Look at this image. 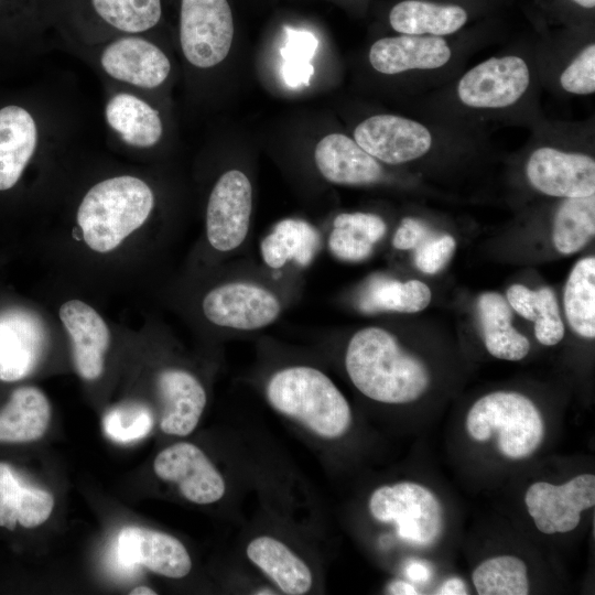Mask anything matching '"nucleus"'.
I'll return each instance as SVG.
<instances>
[{
    "instance_id": "obj_46",
    "label": "nucleus",
    "mask_w": 595,
    "mask_h": 595,
    "mask_svg": "<svg viewBox=\"0 0 595 595\" xmlns=\"http://www.w3.org/2000/svg\"><path fill=\"white\" fill-rule=\"evenodd\" d=\"M131 595H155L156 592L148 586H137L131 589Z\"/></svg>"
},
{
    "instance_id": "obj_19",
    "label": "nucleus",
    "mask_w": 595,
    "mask_h": 595,
    "mask_svg": "<svg viewBox=\"0 0 595 595\" xmlns=\"http://www.w3.org/2000/svg\"><path fill=\"white\" fill-rule=\"evenodd\" d=\"M47 346L39 315L22 307L0 311V380L14 382L30 376Z\"/></svg>"
},
{
    "instance_id": "obj_21",
    "label": "nucleus",
    "mask_w": 595,
    "mask_h": 595,
    "mask_svg": "<svg viewBox=\"0 0 595 595\" xmlns=\"http://www.w3.org/2000/svg\"><path fill=\"white\" fill-rule=\"evenodd\" d=\"M118 561L126 567L143 565L170 578H182L192 560L181 541L164 532L137 526L125 527L117 539Z\"/></svg>"
},
{
    "instance_id": "obj_13",
    "label": "nucleus",
    "mask_w": 595,
    "mask_h": 595,
    "mask_svg": "<svg viewBox=\"0 0 595 595\" xmlns=\"http://www.w3.org/2000/svg\"><path fill=\"white\" fill-rule=\"evenodd\" d=\"M102 84V120L110 142L137 155L155 149L164 138L165 125L152 94Z\"/></svg>"
},
{
    "instance_id": "obj_10",
    "label": "nucleus",
    "mask_w": 595,
    "mask_h": 595,
    "mask_svg": "<svg viewBox=\"0 0 595 595\" xmlns=\"http://www.w3.org/2000/svg\"><path fill=\"white\" fill-rule=\"evenodd\" d=\"M151 33L115 36L67 50L101 77L102 83L154 94L172 74V61Z\"/></svg>"
},
{
    "instance_id": "obj_36",
    "label": "nucleus",
    "mask_w": 595,
    "mask_h": 595,
    "mask_svg": "<svg viewBox=\"0 0 595 595\" xmlns=\"http://www.w3.org/2000/svg\"><path fill=\"white\" fill-rule=\"evenodd\" d=\"M36 489L26 484L10 464L0 462V527L15 529L33 504Z\"/></svg>"
},
{
    "instance_id": "obj_25",
    "label": "nucleus",
    "mask_w": 595,
    "mask_h": 595,
    "mask_svg": "<svg viewBox=\"0 0 595 595\" xmlns=\"http://www.w3.org/2000/svg\"><path fill=\"white\" fill-rule=\"evenodd\" d=\"M246 553L283 593L302 595L311 589L313 575L309 565L280 540L258 537L250 541Z\"/></svg>"
},
{
    "instance_id": "obj_41",
    "label": "nucleus",
    "mask_w": 595,
    "mask_h": 595,
    "mask_svg": "<svg viewBox=\"0 0 595 595\" xmlns=\"http://www.w3.org/2000/svg\"><path fill=\"white\" fill-rule=\"evenodd\" d=\"M431 234L432 230L422 219L404 217L394 232L392 245L399 250L415 249Z\"/></svg>"
},
{
    "instance_id": "obj_40",
    "label": "nucleus",
    "mask_w": 595,
    "mask_h": 595,
    "mask_svg": "<svg viewBox=\"0 0 595 595\" xmlns=\"http://www.w3.org/2000/svg\"><path fill=\"white\" fill-rule=\"evenodd\" d=\"M507 301L520 316L534 322L539 315L542 299L541 289L533 291L522 284H512L507 290Z\"/></svg>"
},
{
    "instance_id": "obj_18",
    "label": "nucleus",
    "mask_w": 595,
    "mask_h": 595,
    "mask_svg": "<svg viewBox=\"0 0 595 595\" xmlns=\"http://www.w3.org/2000/svg\"><path fill=\"white\" fill-rule=\"evenodd\" d=\"M153 469L163 480L175 483L191 502L208 505L223 498L226 484L210 459L196 445L175 443L155 457Z\"/></svg>"
},
{
    "instance_id": "obj_26",
    "label": "nucleus",
    "mask_w": 595,
    "mask_h": 595,
    "mask_svg": "<svg viewBox=\"0 0 595 595\" xmlns=\"http://www.w3.org/2000/svg\"><path fill=\"white\" fill-rule=\"evenodd\" d=\"M51 420V405L36 387L17 388L0 410V443H25L41 439Z\"/></svg>"
},
{
    "instance_id": "obj_5",
    "label": "nucleus",
    "mask_w": 595,
    "mask_h": 595,
    "mask_svg": "<svg viewBox=\"0 0 595 595\" xmlns=\"http://www.w3.org/2000/svg\"><path fill=\"white\" fill-rule=\"evenodd\" d=\"M493 40L468 31L452 36L396 34L376 40L368 62L380 75L408 78L416 97L455 78Z\"/></svg>"
},
{
    "instance_id": "obj_7",
    "label": "nucleus",
    "mask_w": 595,
    "mask_h": 595,
    "mask_svg": "<svg viewBox=\"0 0 595 595\" xmlns=\"http://www.w3.org/2000/svg\"><path fill=\"white\" fill-rule=\"evenodd\" d=\"M55 48L89 46L123 34L155 32L163 0H42Z\"/></svg>"
},
{
    "instance_id": "obj_16",
    "label": "nucleus",
    "mask_w": 595,
    "mask_h": 595,
    "mask_svg": "<svg viewBox=\"0 0 595 595\" xmlns=\"http://www.w3.org/2000/svg\"><path fill=\"white\" fill-rule=\"evenodd\" d=\"M282 304L278 295L255 282L231 281L209 290L202 312L212 324L237 331H257L274 323Z\"/></svg>"
},
{
    "instance_id": "obj_12",
    "label": "nucleus",
    "mask_w": 595,
    "mask_h": 595,
    "mask_svg": "<svg viewBox=\"0 0 595 595\" xmlns=\"http://www.w3.org/2000/svg\"><path fill=\"white\" fill-rule=\"evenodd\" d=\"M543 90L559 97L595 94V37L591 32L534 40Z\"/></svg>"
},
{
    "instance_id": "obj_4",
    "label": "nucleus",
    "mask_w": 595,
    "mask_h": 595,
    "mask_svg": "<svg viewBox=\"0 0 595 595\" xmlns=\"http://www.w3.org/2000/svg\"><path fill=\"white\" fill-rule=\"evenodd\" d=\"M156 194L139 172H108L79 194L74 219L86 248L98 255L119 249L151 218Z\"/></svg>"
},
{
    "instance_id": "obj_30",
    "label": "nucleus",
    "mask_w": 595,
    "mask_h": 595,
    "mask_svg": "<svg viewBox=\"0 0 595 595\" xmlns=\"http://www.w3.org/2000/svg\"><path fill=\"white\" fill-rule=\"evenodd\" d=\"M430 288L419 280L401 282L389 278L372 279L364 290L359 306L365 313L391 311L415 313L431 302Z\"/></svg>"
},
{
    "instance_id": "obj_17",
    "label": "nucleus",
    "mask_w": 595,
    "mask_h": 595,
    "mask_svg": "<svg viewBox=\"0 0 595 595\" xmlns=\"http://www.w3.org/2000/svg\"><path fill=\"white\" fill-rule=\"evenodd\" d=\"M252 213V186L239 170L223 173L207 199L205 232L209 246L219 252L237 249L247 238Z\"/></svg>"
},
{
    "instance_id": "obj_24",
    "label": "nucleus",
    "mask_w": 595,
    "mask_h": 595,
    "mask_svg": "<svg viewBox=\"0 0 595 595\" xmlns=\"http://www.w3.org/2000/svg\"><path fill=\"white\" fill-rule=\"evenodd\" d=\"M388 21L397 34L452 36L467 31L470 13L461 3L402 0L390 9Z\"/></svg>"
},
{
    "instance_id": "obj_32",
    "label": "nucleus",
    "mask_w": 595,
    "mask_h": 595,
    "mask_svg": "<svg viewBox=\"0 0 595 595\" xmlns=\"http://www.w3.org/2000/svg\"><path fill=\"white\" fill-rule=\"evenodd\" d=\"M595 234V194L562 198L555 209L552 239L556 250L571 255L581 250Z\"/></svg>"
},
{
    "instance_id": "obj_33",
    "label": "nucleus",
    "mask_w": 595,
    "mask_h": 595,
    "mask_svg": "<svg viewBox=\"0 0 595 595\" xmlns=\"http://www.w3.org/2000/svg\"><path fill=\"white\" fill-rule=\"evenodd\" d=\"M472 580L479 595H527V564L513 555H498L482 562Z\"/></svg>"
},
{
    "instance_id": "obj_27",
    "label": "nucleus",
    "mask_w": 595,
    "mask_h": 595,
    "mask_svg": "<svg viewBox=\"0 0 595 595\" xmlns=\"http://www.w3.org/2000/svg\"><path fill=\"white\" fill-rule=\"evenodd\" d=\"M477 314L485 346L496 358L517 361L530 350L528 338L512 325V312L506 298L485 292L477 300Z\"/></svg>"
},
{
    "instance_id": "obj_44",
    "label": "nucleus",
    "mask_w": 595,
    "mask_h": 595,
    "mask_svg": "<svg viewBox=\"0 0 595 595\" xmlns=\"http://www.w3.org/2000/svg\"><path fill=\"white\" fill-rule=\"evenodd\" d=\"M408 575L412 580L422 581L428 577L429 573L423 565L419 563H413L412 565L408 567Z\"/></svg>"
},
{
    "instance_id": "obj_20",
    "label": "nucleus",
    "mask_w": 595,
    "mask_h": 595,
    "mask_svg": "<svg viewBox=\"0 0 595 595\" xmlns=\"http://www.w3.org/2000/svg\"><path fill=\"white\" fill-rule=\"evenodd\" d=\"M58 317L69 337L77 374L86 381L98 379L111 340L107 322L94 306L79 299L62 303Z\"/></svg>"
},
{
    "instance_id": "obj_6",
    "label": "nucleus",
    "mask_w": 595,
    "mask_h": 595,
    "mask_svg": "<svg viewBox=\"0 0 595 595\" xmlns=\"http://www.w3.org/2000/svg\"><path fill=\"white\" fill-rule=\"evenodd\" d=\"M345 367L363 394L382 403L415 401L430 383L425 365L405 351L390 332L377 326L361 328L351 336Z\"/></svg>"
},
{
    "instance_id": "obj_43",
    "label": "nucleus",
    "mask_w": 595,
    "mask_h": 595,
    "mask_svg": "<svg viewBox=\"0 0 595 595\" xmlns=\"http://www.w3.org/2000/svg\"><path fill=\"white\" fill-rule=\"evenodd\" d=\"M389 593L397 595H415L418 594L415 587L404 581H394L389 585Z\"/></svg>"
},
{
    "instance_id": "obj_15",
    "label": "nucleus",
    "mask_w": 595,
    "mask_h": 595,
    "mask_svg": "<svg viewBox=\"0 0 595 595\" xmlns=\"http://www.w3.org/2000/svg\"><path fill=\"white\" fill-rule=\"evenodd\" d=\"M369 511L380 522H394L401 539L420 545L433 543L443 528L442 506L421 484L401 482L377 488Z\"/></svg>"
},
{
    "instance_id": "obj_11",
    "label": "nucleus",
    "mask_w": 595,
    "mask_h": 595,
    "mask_svg": "<svg viewBox=\"0 0 595 595\" xmlns=\"http://www.w3.org/2000/svg\"><path fill=\"white\" fill-rule=\"evenodd\" d=\"M466 430L477 442L498 433L499 452L520 459L538 450L544 437V423L536 404L513 391H496L478 399L466 416Z\"/></svg>"
},
{
    "instance_id": "obj_1",
    "label": "nucleus",
    "mask_w": 595,
    "mask_h": 595,
    "mask_svg": "<svg viewBox=\"0 0 595 595\" xmlns=\"http://www.w3.org/2000/svg\"><path fill=\"white\" fill-rule=\"evenodd\" d=\"M534 41H518L466 67L444 86L413 98L416 116L490 134L545 117Z\"/></svg>"
},
{
    "instance_id": "obj_3",
    "label": "nucleus",
    "mask_w": 595,
    "mask_h": 595,
    "mask_svg": "<svg viewBox=\"0 0 595 595\" xmlns=\"http://www.w3.org/2000/svg\"><path fill=\"white\" fill-rule=\"evenodd\" d=\"M522 150L527 184L553 198L595 194V120L567 121L542 118L529 128Z\"/></svg>"
},
{
    "instance_id": "obj_39",
    "label": "nucleus",
    "mask_w": 595,
    "mask_h": 595,
    "mask_svg": "<svg viewBox=\"0 0 595 595\" xmlns=\"http://www.w3.org/2000/svg\"><path fill=\"white\" fill-rule=\"evenodd\" d=\"M541 291L542 299L538 318L534 321V335L542 345L552 346L564 337V326L553 290L545 286Z\"/></svg>"
},
{
    "instance_id": "obj_31",
    "label": "nucleus",
    "mask_w": 595,
    "mask_h": 595,
    "mask_svg": "<svg viewBox=\"0 0 595 595\" xmlns=\"http://www.w3.org/2000/svg\"><path fill=\"white\" fill-rule=\"evenodd\" d=\"M564 310L571 328L582 337H595V258L573 267L564 290Z\"/></svg>"
},
{
    "instance_id": "obj_42",
    "label": "nucleus",
    "mask_w": 595,
    "mask_h": 595,
    "mask_svg": "<svg viewBox=\"0 0 595 595\" xmlns=\"http://www.w3.org/2000/svg\"><path fill=\"white\" fill-rule=\"evenodd\" d=\"M466 586L459 578H451L446 581L439 589L437 594H466Z\"/></svg>"
},
{
    "instance_id": "obj_35",
    "label": "nucleus",
    "mask_w": 595,
    "mask_h": 595,
    "mask_svg": "<svg viewBox=\"0 0 595 595\" xmlns=\"http://www.w3.org/2000/svg\"><path fill=\"white\" fill-rule=\"evenodd\" d=\"M285 34L286 41L280 51L283 79L292 88L307 86L314 73L311 60L317 48V39L309 31L291 28H286Z\"/></svg>"
},
{
    "instance_id": "obj_28",
    "label": "nucleus",
    "mask_w": 595,
    "mask_h": 595,
    "mask_svg": "<svg viewBox=\"0 0 595 595\" xmlns=\"http://www.w3.org/2000/svg\"><path fill=\"white\" fill-rule=\"evenodd\" d=\"M318 247L320 235L311 224L299 218H285L262 239L260 252L271 269H281L289 262L306 267Z\"/></svg>"
},
{
    "instance_id": "obj_29",
    "label": "nucleus",
    "mask_w": 595,
    "mask_h": 595,
    "mask_svg": "<svg viewBox=\"0 0 595 595\" xmlns=\"http://www.w3.org/2000/svg\"><path fill=\"white\" fill-rule=\"evenodd\" d=\"M387 231L385 220L372 213H342L333 221L328 237V248L338 259L358 262L367 259L374 245Z\"/></svg>"
},
{
    "instance_id": "obj_8",
    "label": "nucleus",
    "mask_w": 595,
    "mask_h": 595,
    "mask_svg": "<svg viewBox=\"0 0 595 595\" xmlns=\"http://www.w3.org/2000/svg\"><path fill=\"white\" fill-rule=\"evenodd\" d=\"M71 107L51 95L35 112L17 104L0 108V192L12 190L43 150H67L76 139Z\"/></svg>"
},
{
    "instance_id": "obj_38",
    "label": "nucleus",
    "mask_w": 595,
    "mask_h": 595,
    "mask_svg": "<svg viewBox=\"0 0 595 595\" xmlns=\"http://www.w3.org/2000/svg\"><path fill=\"white\" fill-rule=\"evenodd\" d=\"M432 234L415 248L414 255L416 268L426 274L443 270L456 249V241L451 235Z\"/></svg>"
},
{
    "instance_id": "obj_23",
    "label": "nucleus",
    "mask_w": 595,
    "mask_h": 595,
    "mask_svg": "<svg viewBox=\"0 0 595 595\" xmlns=\"http://www.w3.org/2000/svg\"><path fill=\"white\" fill-rule=\"evenodd\" d=\"M156 388L162 405L161 430L176 436L192 433L207 402L201 381L184 369L169 368L158 375Z\"/></svg>"
},
{
    "instance_id": "obj_34",
    "label": "nucleus",
    "mask_w": 595,
    "mask_h": 595,
    "mask_svg": "<svg viewBox=\"0 0 595 595\" xmlns=\"http://www.w3.org/2000/svg\"><path fill=\"white\" fill-rule=\"evenodd\" d=\"M0 24L28 37L47 54L55 48L42 0H0Z\"/></svg>"
},
{
    "instance_id": "obj_9",
    "label": "nucleus",
    "mask_w": 595,
    "mask_h": 595,
    "mask_svg": "<svg viewBox=\"0 0 595 595\" xmlns=\"http://www.w3.org/2000/svg\"><path fill=\"white\" fill-rule=\"evenodd\" d=\"M271 407L324 439L343 436L351 424L348 401L324 372L290 366L274 372L266 387Z\"/></svg>"
},
{
    "instance_id": "obj_2",
    "label": "nucleus",
    "mask_w": 595,
    "mask_h": 595,
    "mask_svg": "<svg viewBox=\"0 0 595 595\" xmlns=\"http://www.w3.org/2000/svg\"><path fill=\"white\" fill-rule=\"evenodd\" d=\"M354 140L385 165H426L485 158L490 134L421 116L378 112L359 121Z\"/></svg>"
},
{
    "instance_id": "obj_45",
    "label": "nucleus",
    "mask_w": 595,
    "mask_h": 595,
    "mask_svg": "<svg viewBox=\"0 0 595 595\" xmlns=\"http://www.w3.org/2000/svg\"><path fill=\"white\" fill-rule=\"evenodd\" d=\"M572 4L576 6L577 8L587 11L593 12L595 8V0H569Z\"/></svg>"
},
{
    "instance_id": "obj_14",
    "label": "nucleus",
    "mask_w": 595,
    "mask_h": 595,
    "mask_svg": "<svg viewBox=\"0 0 595 595\" xmlns=\"http://www.w3.org/2000/svg\"><path fill=\"white\" fill-rule=\"evenodd\" d=\"M234 40V18L227 0H178V41L183 57L205 71L220 64Z\"/></svg>"
},
{
    "instance_id": "obj_22",
    "label": "nucleus",
    "mask_w": 595,
    "mask_h": 595,
    "mask_svg": "<svg viewBox=\"0 0 595 595\" xmlns=\"http://www.w3.org/2000/svg\"><path fill=\"white\" fill-rule=\"evenodd\" d=\"M314 160L320 173L333 184L368 186L386 178L383 163L344 133L323 137L315 147Z\"/></svg>"
},
{
    "instance_id": "obj_37",
    "label": "nucleus",
    "mask_w": 595,
    "mask_h": 595,
    "mask_svg": "<svg viewBox=\"0 0 595 595\" xmlns=\"http://www.w3.org/2000/svg\"><path fill=\"white\" fill-rule=\"evenodd\" d=\"M153 425L148 407L137 402L123 403L110 409L102 418V428L109 439L129 443L143 439Z\"/></svg>"
}]
</instances>
